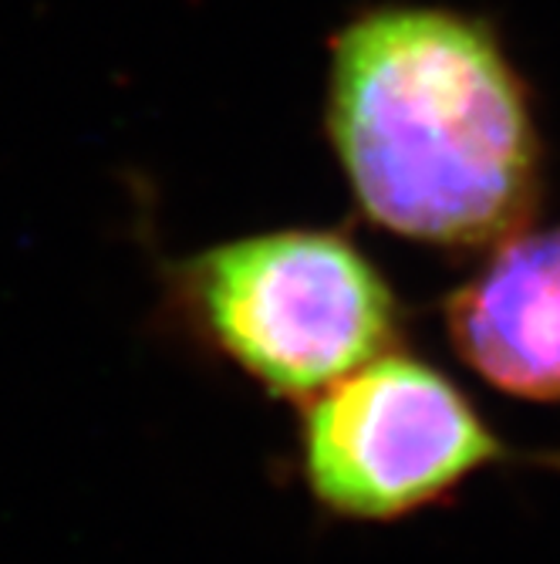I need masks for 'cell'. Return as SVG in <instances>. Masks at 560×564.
I'll return each instance as SVG.
<instances>
[{
  "label": "cell",
  "mask_w": 560,
  "mask_h": 564,
  "mask_svg": "<svg viewBox=\"0 0 560 564\" xmlns=\"http://www.w3.org/2000/svg\"><path fill=\"white\" fill-rule=\"evenodd\" d=\"M328 139L362 214L429 247L530 227L543 152L499 37L446 8H372L331 41Z\"/></svg>",
  "instance_id": "1"
},
{
  "label": "cell",
  "mask_w": 560,
  "mask_h": 564,
  "mask_svg": "<svg viewBox=\"0 0 560 564\" xmlns=\"http://www.w3.org/2000/svg\"><path fill=\"white\" fill-rule=\"evenodd\" d=\"M173 301L202 345L297 402L402 338L392 284L338 230L290 227L207 247L173 268Z\"/></svg>",
  "instance_id": "2"
},
{
  "label": "cell",
  "mask_w": 560,
  "mask_h": 564,
  "mask_svg": "<svg viewBox=\"0 0 560 564\" xmlns=\"http://www.w3.org/2000/svg\"><path fill=\"white\" fill-rule=\"evenodd\" d=\"M503 453L470 395L398 348L311 395L300 416L308 490L348 521H398Z\"/></svg>",
  "instance_id": "3"
},
{
  "label": "cell",
  "mask_w": 560,
  "mask_h": 564,
  "mask_svg": "<svg viewBox=\"0 0 560 564\" xmlns=\"http://www.w3.org/2000/svg\"><path fill=\"white\" fill-rule=\"evenodd\" d=\"M449 341L490 386L560 402V224L520 230L446 301Z\"/></svg>",
  "instance_id": "4"
}]
</instances>
